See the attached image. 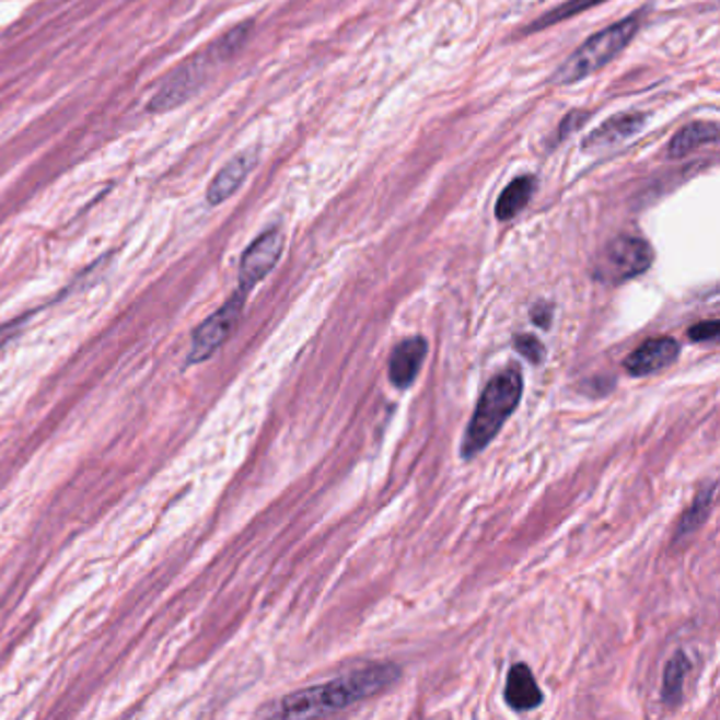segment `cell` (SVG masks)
Instances as JSON below:
<instances>
[{
  "mask_svg": "<svg viewBox=\"0 0 720 720\" xmlns=\"http://www.w3.org/2000/svg\"><path fill=\"white\" fill-rule=\"evenodd\" d=\"M283 252V235L279 229H270L254 241L241 256L240 290L247 292L260 283L275 265L279 263Z\"/></svg>",
  "mask_w": 720,
  "mask_h": 720,
  "instance_id": "cell-7",
  "label": "cell"
},
{
  "mask_svg": "<svg viewBox=\"0 0 720 720\" xmlns=\"http://www.w3.org/2000/svg\"><path fill=\"white\" fill-rule=\"evenodd\" d=\"M222 61L227 60L220 56L216 45H211L208 51H201L195 58L184 61L181 68H176L165 79L161 90L154 93L149 108L154 113H167L172 108H178L186 100L197 95V91L206 85L213 66H218Z\"/></svg>",
  "mask_w": 720,
  "mask_h": 720,
  "instance_id": "cell-4",
  "label": "cell"
},
{
  "mask_svg": "<svg viewBox=\"0 0 720 720\" xmlns=\"http://www.w3.org/2000/svg\"><path fill=\"white\" fill-rule=\"evenodd\" d=\"M687 672H689V660L683 651H678L667 663L665 676H663V701L667 706H676L681 701Z\"/></svg>",
  "mask_w": 720,
  "mask_h": 720,
  "instance_id": "cell-15",
  "label": "cell"
},
{
  "mask_svg": "<svg viewBox=\"0 0 720 720\" xmlns=\"http://www.w3.org/2000/svg\"><path fill=\"white\" fill-rule=\"evenodd\" d=\"M638 24H640L638 18L631 15L624 22L613 24L606 31L594 34L570 56L569 60L562 63V68L556 74V83L570 85V83H577V81L599 72L630 45L634 34L638 31Z\"/></svg>",
  "mask_w": 720,
  "mask_h": 720,
  "instance_id": "cell-3",
  "label": "cell"
},
{
  "mask_svg": "<svg viewBox=\"0 0 720 720\" xmlns=\"http://www.w3.org/2000/svg\"><path fill=\"white\" fill-rule=\"evenodd\" d=\"M720 332V324L717 320H710V322H701V324H695L689 330L690 340L695 342H701V340H712L717 338Z\"/></svg>",
  "mask_w": 720,
  "mask_h": 720,
  "instance_id": "cell-19",
  "label": "cell"
},
{
  "mask_svg": "<svg viewBox=\"0 0 720 720\" xmlns=\"http://www.w3.org/2000/svg\"><path fill=\"white\" fill-rule=\"evenodd\" d=\"M715 492H717V484H708L706 488H701V492L697 495V499L693 501L689 511L683 515L681 520V526H678V535L685 537L693 533L695 529L701 526V522H706L708 513H710V508H712V499H715Z\"/></svg>",
  "mask_w": 720,
  "mask_h": 720,
  "instance_id": "cell-16",
  "label": "cell"
},
{
  "mask_svg": "<svg viewBox=\"0 0 720 720\" xmlns=\"http://www.w3.org/2000/svg\"><path fill=\"white\" fill-rule=\"evenodd\" d=\"M513 345H515V351L520 356H524L531 363H541V361L545 360V347L541 345L539 338H535L531 334L518 336Z\"/></svg>",
  "mask_w": 720,
  "mask_h": 720,
  "instance_id": "cell-18",
  "label": "cell"
},
{
  "mask_svg": "<svg viewBox=\"0 0 720 720\" xmlns=\"http://www.w3.org/2000/svg\"><path fill=\"white\" fill-rule=\"evenodd\" d=\"M522 397V374L515 368H508L497 374L481 393L474 419L469 422L463 440V458H474L480 454L501 431L511 413L518 408Z\"/></svg>",
  "mask_w": 720,
  "mask_h": 720,
  "instance_id": "cell-2",
  "label": "cell"
},
{
  "mask_svg": "<svg viewBox=\"0 0 720 720\" xmlns=\"http://www.w3.org/2000/svg\"><path fill=\"white\" fill-rule=\"evenodd\" d=\"M644 119L647 117L642 113H624V115L611 117L583 140L581 149L590 154L613 149V147L626 142L631 136H636L644 127Z\"/></svg>",
  "mask_w": 720,
  "mask_h": 720,
  "instance_id": "cell-10",
  "label": "cell"
},
{
  "mask_svg": "<svg viewBox=\"0 0 720 720\" xmlns=\"http://www.w3.org/2000/svg\"><path fill=\"white\" fill-rule=\"evenodd\" d=\"M15 326H18V322L15 324H11V326H7V328H0V345H4V340L11 336V334H15Z\"/></svg>",
  "mask_w": 720,
  "mask_h": 720,
  "instance_id": "cell-22",
  "label": "cell"
},
{
  "mask_svg": "<svg viewBox=\"0 0 720 720\" xmlns=\"http://www.w3.org/2000/svg\"><path fill=\"white\" fill-rule=\"evenodd\" d=\"M427 358V340L420 336H413L402 340L390 360V379L391 383L399 390H406L415 383L419 374L420 365Z\"/></svg>",
  "mask_w": 720,
  "mask_h": 720,
  "instance_id": "cell-11",
  "label": "cell"
},
{
  "mask_svg": "<svg viewBox=\"0 0 720 720\" xmlns=\"http://www.w3.org/2000/svg\"><path fill=\"white\" fill-rule=\"evenodd\" d=\"M653 265V249L640 237H617L604 247L596 277L606 283H622L642 275Z\"/></svg>",
  "mask_w": 720,
  "mask_h": 720,
  "instance_id": "cell-6",
  "label": "cell"
},
{
  "mask_svg": "<svg viewBox=\"0 0 720 720\" xmlns=\"http://www.w3.org/2000/svg\"><path fill=\"white\" fill-rule=\"evenodd\" d=\"M601 2H604V0H569V2L560 4V7H556L554 11L545 13L539 22L533 24L529 31H541V28H547V26H551V24L565 22V20H569L572 15H577V13L585 11V9H592V7L601 4Z\"/></svg>",
  "mask_w": 720,
  "mask_h": 720,
  "instance_id": "cell-17",
  "label": "cell"
},
{
  "mask_svg": "<svg viewBox=\"0 0 720 720\" xmlns=\"http://www.w3.org/2000/svg\"><path fill=\"white\" fill-rule=\"evenodd\" d=\"M245 299H247V292L237 288V292L229 301L224 302L201 326H197V330L193 334V342H190V353L186 360L188 365L210 360L211 356L229 340V336L240 324Z\"/></svg>",
  "mask_w": 720,
  "mask_h": 720,
  "instance_id": "cell-5",
  "label": "cell"
},
{
  "mask_svg": "<svg viewBox=\"0 0 720 720\" xmlns=\"http://www.w3.org/2000/svg\"><path fill=\"white\" fill-rule=\"evenodd\" d=\"M533 190H535V178L533 176H520V178L511 181L508 188L501 193L499 201H497L495 216L501 222H508L511 218H515L531 201Z\"/></svg>",
  "mask_w": 720,
  "mask_h": 720,
  "instance_id": "cell-14",
  "label": "cell"
},
{
  "mask_svg": "<svg viewBox=\"0 0 720 720\" xmlns=\"http://www.w3.org/2000/svg\"><path fill=\"white\" fill-rule=\"evenodd\" d=\"M681 347L674 338L670 336H660V338H651L644 345H640L634 353H630L624 365L631 376H649L653 372H660L663 368L672 365L674 361L678 360Z\"/></svg>",
  "mask_w": 720,
  "mask_h": 720,
  "instance_id": "cell-8",
  "label": "cell"
},
{
  "mask_svg": "<svg viewBox=\"0 0 720 720\" xmlns=\"http://www.w3.org/2000/svg\"><path fill=\"white\" fill-rule=\"evenodd\" d=\"M397 678H399V667L393 663L370 665L353 674H345L328 685L311 687L283 697L275 715L283 719L328 717L390 689Z\"/></svg>",
  "mask_w": 720,
  "mask_h": 720,
  "instance_id": "cell-1",
  "label": "cell"
},
{
  "mask_svg": "<svg viewBox=\"0 0 720 720\" xmlns=\"http://www.w3.org/2000/svg\"><path fill=\"white\" fill-rule=\"evenodd\" d=\"M506 701L513 710L526 712L539 708L543 701V693L539 685L526 663H515L510 670L508 676V687H506Z\"/></svg>",
  "mask_w": 720,
  "mask_h": 720,
  "instance_id": "cell-12",
  "label": "cell"
},
{
  "mask_svg": "<svg viewBox=\"0 0 720 720\" xmlns=\"http://www.w3.org/2000/svg\"><path fill=\"white\" fill-rule=\"evenodd\" d=\"M588 115H583V113H572L570 117H567L565 119V123H562V127H560V138L558 140H565V136H567V131H572V129H577L581 123H583V119H585Z\"/></svg>",
  "mask_w": 720,
  "mask_h": 720,
  "instance_id": "cell-20",
  "label": "cell"
},
{
  "mask_svg": "<svg viewBox=\"0 0 720 720\" xmlns=\"http://www.w3.org/2000/svg\"><path fill=\"white\" fill-rule=\"evenodd\" d=\"M549 313H551L549 306L547 304H541L537 309H533V322H537L541 328H547L549 326V320H551Z\"/></svg>",
  "mask_w": 720,
  "mask_h": 720,
  "instance_id": "cell-21",
  "label": "cell"
},
{
  "mask_svg": "<svg viewBox=\"0 0 720 720\" xmlns=\"http://www.w3.org/2000/svg\"><path fill=\"white\" fill-rule=\"evenodd\" d=\"M256 163H258L256 149H249V151H243L237 156H233L211 181L210 188H208V204L220 206L227 199H231L240 190L241 184L247 181V176Z\"/></svg>",
  "mask_w": 720,
  "mask_h": 720,
  "instance_id": "cell-9",
  "label": "cell"
},
{
  "mask_svg": "<svg viewBox=\"0 0 720 720\" xmlns=\"http://www.w3.org/2000/svg\"><path fill=\"white\" fill-rule=\"evenodd\" d=\"M719 125L717 123H706V120H695L687 127H683L674 140L667 147V156L672 159H681L687 156L689 152L706 147V144H715L719 140Z\"/></svg>",
  "mask_w": 720,
  "mask_h": 720,
  "instance_id": "cell-13",
  "label": "cell"
}]
</instances>
